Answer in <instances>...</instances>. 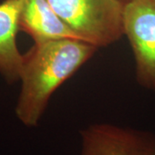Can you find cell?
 <instances>
[{
  "label": "cell",
  "mask_w": 155,
  "mask_h": 155,
  "mask_svg": "<svg viewBox=\"0 0 155 155\" xmlns=\"http://www.w3.org/2000/svg\"><path fill=\"white\" fill-rule=\"evenodd\" d=\"M18 1L0 4V73L9 83L20 80L23 54L17 48Z\"/></svg>",
  "instance_id": "obj_6"
},
{
  "label": "cell",
  "mask_w": 155,
  "mask_h": 155,
  "mask_svg": "<svg viewBox=\"0 0 155 155\" xmlns=\"http://www.w3.org/2000/svg\"><path fill=\"white\" fill-rule=\"evenodd\" d=\"M97 49V47L78 39L35 42L23 54L22 87L15 110L18 120L26 127H36L52 95Z\"/></svg>",
  "instance_id": "obj_1"
},
{
  "label": "cell",
  "mask_w": 155,
  "mask_h": 155,
  "mask_svg": "<svg viewBox=\"0 0 155 155\" xmlns=\"http://www.w3.org/2000/svg\"><path fill=\"white\" fill-rule=\"evenodd\" d=\"M123 1H126V0H123Z\"/></svg>",
  "instance_id": "obj_7"
},
{
  "label": "cell",
  "mask_w": 155,
  "mask_h": 155,
  "mask_svg": "<svg viewBox=\"0 0 155 155\" xmlns=\"http://www.w3.org/2000/svg\"><path fill=\"white\" fill-rule=\"evenodd\" d=\"M123 30L133 50L137 81L155 91V0H126Z\"/></svg>",
  "instance_id": "obj_3"
},
{
  "label": "cell",
  "mask_w": 155,
  "mask_h": 155,
  "mask_svg": "<svg viewBox=\"0 0 155 155\" xmlns=\"http://www.w3.org/2000/svg\"><path fill=\"white\" fill-rule=\"evenodd\" d=\"M80 155H155V134L110 123H95L80 131Z\"/></svg>",
  "instance_id": "obj_4"
},
{
  "label": "cell",
  "mask_w": 155,
  "mask_h": 155,
  "mask_svg": "<svg viewBox=\"0 0 155 155\" xmlns=\"http://www.w3.org/2000/svg\"><path fill=\"white\" fill-rule=\"evenodd\" d=\"M17 1L19 30L28 35L34 42L65 38L80 40L60 19L48 0Z\"/></svg>",
  "instance_id": "obj_5"
},
{
  "label": "cell",
  "mask_w": 155,
  "mask_h": 155,
  "mask_svg": "<svg viewBox=\"0 0 155 155\" xmlns=\"http://www.w3.org/2000/svg\"><path fill=\"white\" fill-rule=\"evenodd\" d=\"M57 16L80 40L95 47L124 35L123 0H48Z\"/></svg>",
  "instance_id": "obj_2"
}]
</instances>
